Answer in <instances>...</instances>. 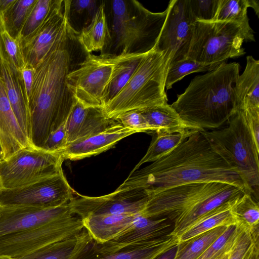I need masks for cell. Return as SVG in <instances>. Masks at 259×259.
Returning <instances> with one entry per match:
<instances>
[{
    "mask_svg": "<svg viewBox=\"0 0 259 259\" xmlns=\"http://www.w3.org/2000/svg\"><path fill=\"white\" fill-rule=\"evenodd\" d=\"M201 131H195L164 156L131 172L117 189L148 193L191 183L218 182L246 193L237 172L214 152Z\"/></svg>",
    "mask_w": 259,
    "mask_h": 259,
    "instance_id": "1",
    "label": "cell"
},
{
    "mask_svg": "<svg viewBox=\"0 0 259 259\" xmlns=\"http://www.w3.org/2000/svg\"><path fill=\"white\" fill-rule=\"evenodd\" d=\"M74 32L65 33L34 68L28 105L30 142L37 148L41 149L49 135L65 123L72 107L66 84L70 62L67 45Z\"/></svg>",
    "mask_w": 259,
    "mask_h": 259,
    "instance_id": "2",
    "label": "cell"
},
{
    "mask_svg": "<svg viewBox=\"0 0 259 259\" xmlns=\"http://www.w3.org/2000/svg\"><path fill=\"white\" fill-rule=\"evenodd\" d=\"M240 65L224 62L195 77L171 106L183 120L202 130L216 128L235 112L234 87Z\"/></svg>",
    "mask_w": 259,
    "mask_h": 259,
    "instance_id": "3",
    "label": "cell"
},
{
    "mask_svg": "<svg viewBox=\"0 0 259 259\" xmlns=\"http://www.w3.org/2000/svg\"><path fill=\"white\" fill-rule=\"evenodd\" d=\"M170 59L154 47L144 56L122 90L102 109L114 119L122 113L167 103L165 80Z\"/></svg>",
    "mask_w": 259,
    "mask_h": 259,
    "instance_id": "4",
    "label": "cell"
},
{
    "mask_svg": "<svg viewBox=\"0 0 259 259\" xmlns=\"http://www.w3.org/2000/svg\"><path fill=\"white\" fill-rule=\"evenodd\" d=\"M228 121L224 128L201 132L214 152L237 172L246 193L252 195L259 185V147L242 112H236Z\"/></svg>",
    "mask_w": 259,
    "mask_h": 259,
    "instance_id": "5",
    "label": "cell"
},
{
    "mask_svg": "<svg viewBox=\"0 0 259 259\" xmlns=\"http://www.w3.org/2000/svg\"><path fill=\"white\" fill-rule=\"evenodd\" d=\"M255 41L249 26L231 21H197L187 58L205 64L224 62L245 54L244 41Z\"/></svg>",
    "mask_w": 259,
    "mask_h": 259,
    "instance_id": "6",
    "label": "cell"
},
{
    "mask_svg": "<svg viewBox=\"0 0 259 259\" xmlns=\"http://www.w3.org/2000/svg\"><path fill=\"white\" fill-rule=\"evenodd\" d=\"M218 182H194L146 193L147 201L141 215L166 218L174 222L197 204L228 188Z\"/></svg>",
    "mask_w": 259,
    "mask_h": 259,
    "instance_id": "7",
    "label": "cell"
},
{
    "mask_svg": "<svg viewBox=\"0 0 259 259\" xmlns=\"http://www.w3.org/2000/svg\"><path fill=\"white\" fill-rule=\"evenodd\" d=\"M84 229L80 218L72 215L25 231L0 236V256L22 257L73 237Z\"/></svg>",
    "mask_w": 259,
    "mask_h": 259,
    "instance_id": "8",
    "label": "cell"
},
{
    "mask_svg": "<svg viewBox=\"0 0 259 259\" xmlns=\"http://www.w3.org/2000/svg\"><path fill=\"white\" fill-rule=\"evenodd\" d=\"M64 159L59 152H53L32 145L20 149L0 161V181L2 188L26 185L63 171Z\"/></svg>",
    "mask_w": 259,
    "mask_h": 259,
    "instance_id": "9",
    "label": "cell"
},
{
    "mask_svg": "<svg viewBox=\"0 0 259 259\" xmlns=\"http://www.w3.org/2000/svg\"><path fill=\"white\" fill-rule=\"evenodd\" d=\"M116 55L88 53L78 67L69 72L67 87L83 106L102 108L103 98L112 75Z\"/></svg>",
    "mask_w": 259,
    "mask_h": 259,
    "instance_id": "10",
    "label": "cell"
},
{
    "mask_svg": "<svg viewBox=\"0 0 259 259\" xmlns=\"http://www.w3.org/2000/svg\"><path fill=\"white\" fill-rule=\"evenodd\" d=\"M112 10L116 48H122L121 52L125 53L139 43H144L148 50L154 47L166 17V9L153 13L140 5L139 15L132 16L124 1L115 0Z\"/></svg>",
    "mask_w": 259,
    "mask_h": 259,
    "instance_id": "11",
    "label": "cell"
},
{
    "mask_svg": "<svg viewBox=\"0 0 259 259\" xmlns=\"http://www.w3.org/2000/svg\"><path fill=\"white\" fill-rule=\"evenodd\" d=\"M73 194L62 171L22 186L0 189V207H57L69 203Z\"/></svg>",
    "mask_w": 259,
    "mask_h": 259,
    "instance_id": "12",
    "label": "cell"
},
{
    "mask_svg": "<svg viewBox=\"0 0 259 259\" xmlns=\"http://www.w3.org/2000/svg\"><path fill=\"white\" fill-rule=\"evenodd\" d=\"M167 13L154 47L170 59V64L187 58L196 20L189 0H171Z\"/></svg>",
    "mask_w": 259,
    "mask_h": 259,
    "instance_id": "13",
    "label": "cell"
},
{
    "mask_svg": "<svg viewBox=\"0 0 259 259\" xmlns=\"http://www.w3.org/2000/svg\"><path fill=\"white\" fill-rule=\"evenodd\" d=\"M71 3L55 0L39 28L30 37L19 42L25 65L35 68L65 33L74 30L69 19Z\"/></svg>",
    "mask_w": 259,
    "mask_h": 259,
    "instance_id": "14",
    "label": "cell"
},
{
    "mask_svg": "<svg viewBox=\"0 0 259 259\" xmlns=\"http://www.w3.org/2000/svg\"><path fill=\"white\" fill-rule=\"evenodd\" d=\"M147 201L144 190L117 188L98 197L79 195L69 204L73 213L82 219L90 215L141 214Z\"/></svg>",
    "mask_w": 259,
    "mask_h": 259,
    "instance_id": "15",
    "label": "cell"
},
{
    "mask_svg": "<svg viewBox=\"0 0 259 259\" xmlns=\"http://www.w3.org/2000/svg\"><path fill=\"white\" fill-rule=\"evenodd\" d=\"M173 229V223L166 218L151 219L138 214L131 225L118 236L104 244H97L98 252L102 256L112 255L168 235Z\"/></svg>",
    "mask_w": 259,
    "mask_h": 259,
    "instance_id": "16",
    "label": "cell"
},
{
    "mask_svg": "<svg viewBox=\"0 0 259 259\" xmlns=\"http://www.w3.org/2000/svg\"><path fill=\"white\" fill-rule=\"evenodd\" d=\"M75 215L69 203L50 208L0 207V236L33 228Z\"/></svg>",
    "mask_w": 259,
    "mask_h": 259,
    "instance_id": "17",
    "label": "cell"
},
{
    "mask_svg": "<svg viewBox=\"0 0 259 259\" xmlns=\"http://www.w3.org/2000/svg\"><path fill=\"white\" fill-rule=\"evenodd\" d=\"M72 98V107L65 123L67 145L101 133L117 122L107 116L102 108L85 107Z\"/></svg>",
    "mask_w": 259,
    "mask_h": 259,
    "instance_id": "18",
    "label": "cell"
},
{
    "mask_svg": "<svg viewBox=\"0 0 259 259\" xmlns=\"http://www.w3.org/2000/svg\"><path fill=\"white\" fill-rule=\"evenodd\" d=\"M137 133L117 122L101 133L67 145L59 153L64 160H80L108 150L122 139Z\"/></svg>",
    "mask_w": 259,
    "mask_h": 259,
    "instance_id": "19",
    "label": "cell"
},
{
    "mask_svg": "<svg viewBox=\"0 0 259 259\" xmlns=\"http://www.w3.org/2000/svg\"><path fill=\"white\" fill-rule=\"evenodd\" d=\"M0 63L1 77L11 107L22 131L30 142L28 105L21 71L1 58Z\"/></svg>",
    "mask_w": 259,
    "mask_h": 259,
    "instance_id": "20",
    "label": "cell"
},
{
    "mask_svg": "<svg viewBox=\"0 0 259 259\" xmlns=\"http://www.w3.org/2000/svg\"><path fill=\"white\" fill-rule=\"evenodd\" d=\"M0 142L7 159L21 149L31 145L22 131L8 99L0 76Z\"/></svg>",
    "mask_w": 259,
    "mask_h": 259,
    "instance_id": "21",
    "label": "cell"
},
{
    "mask_svg": "<svg viewBox=\"0 0 259 259\" xmlns=\"http://www.w3.org/2000/svg\"><path fill=\"white\" fill-rule=\"evenodd\" d=\"M235 112L259 110V60L246 57L245 69L236 81Z\"/></svg>",
    "mask_w": 259,
    "mask_h": 259,
    "instance_id": "22",
    "label": "cell"
},
{
    "mask_svg": "<svg viewBox=\"0 0 259 259\" xmlns=\"http://www.w3.org/2000/svg\"><path fill=\"white\" fill-rule=\"evenodd\" d=\"M137 215H90L81 220L84 228L93 239L97 244H102L122 233Z\"/></svg>",
    "mask_w": 259,
    "mask_h": 259,
    "instance_id": "23",
    "label": "cell"
},
{
    "mask_svg": "<svg viewBox=\"0 0 259 259\" xmlns=\"http://www.w3.org/2000/svg\"><path fill=\"white\" fill-rule=\"evenodd\" d=\"M148 52H121L116 55L113 72L104 94L102 108L125 87Z\"/></svg>",
    "mask_w": 259,
    "mask_h": 259,
    "instance_id": "24",
    "label": "cell"
},
{
    "mask_svg": "<svg viewBox=\"0 0 259 259\" xmlns=\"http://www.w3.org/2000/svg\"><path fill=\"white\" fill-rule=\"evenodd\" d=\"M152 131L167 133H184L202 130L182 119L171 105L167 104L153 106L140 111Z\"/></svg>",
    "mask_w": 259,
    "mask_h": 259,
    "instance_id": "25",
    "label": "cell"
},
{
    "mask_svg": "<svg viewBox=\"0 0 259 259\" xmlns=\"http://www.w3.org/2000/svg\"><path fill=\"white\" fill-rule=\"evenodd\" d=\"M244 193L240 189L233 185H230L225 190L197 204L175 221L171 233L178 237L187 228L199 219L225 202Z\"/></svg>",
    "mask_w": 259,
    "mask_h": 259,
    "instance_id": "26",
    "label": "cell"
},
{
    "mask_svg": "<svg viewBox=\"0 0 259 259\" xmlns=\"http://www.w3.org/2000/svg\"><path fill=\"white\" fill-rule=\"evenodd\" d=\"M239 196L223 203L187 228L178 237L179 243L186 241L215 228L235 224L231 208Z\"/></svg>",
    "mask_w": 259,
    "mask_h": 259,
    "instance_id": "27",
    "label": "cell"
},
{
    "mask_svg": "<svg viewBox=\"0 0 259 259\" xmlns=\"http://www.w3.org/2000/svg\"><path fill=\"white\" fill-rule=\"evenodd\" d=\"M110 38L105 5L102 4L93 16L91 23L80 32L78 39L88 53H92L103 50Z\"/></svg>",
    "mask_w": 259,
    "mask_h": 259,
    "instance_id": "28",
    "label": "cell"
},
{
    "mask_svg": "<svg viewBox=\"0 0 259 259\" xmlns=\"http://www.w3.org/2000/svg\"><path fill=\"white\" fill-rule=\"evenodd\" d=\"M179 243L172 233L113 254L114 259H155L170 248Z\"/></svg>",
    "mask_w": 259,
    "mask_h": 259,
    "instance_id": "29",
    "label": "cell"
},
{
    "mask_svg": "<svg viewBox=\"0 0 259 259\" xmlns=\"http://www.w3.org/2000/svg\"><path fill=\"white\" fill-rule=\"evenodd\" d=\"M196 131L197 130L176 133L155 132L156 136L151 141L146 154L131 172L139 169L145 163L153 162L164 156Z\"/></svg>",
    "mask_w": 259,
    "mask_h": 259,
    "instance_id": "30",
    "label": "cell"
},
{
    "mask_svg": "<svg viewBox=\"0 0 259 259\" xmlns=\"http://www.w3.org/2000/svg\"><path fill=\"white\" fill-rule=\"evenodd\" d=\"M235 224L246 231L252 232L259 228V206L258 202L251 194L244 193L238 197L231 208Z\"/></svg>",
    "mask_w": 259,
    "mask_h": 259,
    "instance_id": "31",
    "label": "cell"
},
{
    "mask_svg": "<svg viewBox=\"0 0 259 259\" xmlns=\"http://www.w3.org/2000/svg\"><path fill=\"white\" fill-rule=\"evenodd\" d=\"M249 7L252 8L259 17L258 1L219 0L217 11L212 21H231L249 26L247 16V9Z\"/></svg>",
    "mask_w": 259,
    "mask_h": 259,
    "instance_id": "32",
    "label": "cell"
},
{
    "mask_svg": "<svg viewBox=\"0 0 259 259\" xmlns=\"http://www.w3.org/2000/svg\"><path fill=\"white\" fill-rule=\"evenodd\" d=\"M37 0H15L12 6L0 16L7 33L18 40L20 32Z\"/></svg>",
    "mask_w": 259,
    "mask_h": 259,
    "instance_id": "33",
    "label": "cell"
},
{
    "mask_svg": "<svg viewBox=\"0 0 259 259\" xmlns=\"http://www.w3.org/2000/svg\"><path fill=\"white\" fill-rule=\"evenodd\" d=\"M228 226L215 228L179 243L175 259H197L225 232Z\"/></svg>",
    "mask_w": 259,
    "mask_h": 259,
    "instance_id": "34",
    "label": "cell"
},
{
    "mask_svg": "<svg viewBox=\"0 0 259 259\" xmlns=\"http://www.w3.org/2000/svg\"><path fill=\"white\" fill-rule=\"evenodd\" d=\"M223 62L205 64L186 58L171 63L166 74L165 89H171L175 83L189 74L211 71L217 68Z\"/></svg>",
    "mask_w": 259,
    "mask_h": 259,
    "instance_id": "35",
    "label": "cell"
},
{
    "mask_svg": "<svg viewBox=\"0 0 259 259\" xmlns=\"http://www.w3.org/2000/svg\"><path fill=\"white\" fill-rule=\"evenodd\" d=\"M55 0H37L20 32L19 42L33 35L44 23Z\"/></svg>",
    "mask_w": 259,
    "mask_h": 259,
    "instance_id": "36",
    "label": "cell"
},
{
    "mask_svg": "<svg viewBox=\"0 0 259 259\" xmlns=\"http://www.w3.org/2000/svg\"><path fill=\"white\" fill-rule=\"evenodd\" d=\"M241 229L236 224L228 226L225 232L197 259H218L230 251Z\"/></svg>",
    "mask_w": 259,
    "mask_h": 259,
    "instance_id": "37",
    "label": "cell"
},
{
    "mask_svg": "<svg viewBox=\"0 0 259 259\" xmlns=\"http://www.w3.org/2000/svg\"><path fill=\"white\" fill-rule=\"evenodd\" d=\"M0 58L21 71L25 66L22 52L17 40L5 30L0 20Z\"/></svg>",
    "mask_w": 259,
    "mask_h": 259,
    "instance_id": "38",
    "label": "cell"
},
{
    "mask_svg": "<svg viewBox=\"0 0 259 259\" xmlns=\"http://www.w3.org/2000/svg\"><path fill=\"white\" fill-rule=\"evenodd\" d=\"M78 235L29 254L11 259H68L73 250Z\"/></svg>",
    "mask_w": 259,
    "mask_h": 259,
    "instance_id": "39",
    "label": "cell"
},
{
    "mask_svg": "<svg viewBox=\"0 0 259 259\" xmlns=\"http://www.w3.org/2000/svg\"><path fill=\"white\" fill-rule=\"evenodd\" d=\"M196 21H211L215 16L219 0H189Z\"/></svg>",
    "mask_w": 259,
    "mask_h": 259,
    "instance_id": "40",
    "label": "cell"
},
{
    "mask_svg": "<svg viewBox=\"0 0 259 259\" xmlns=\"http://www.w3.org/2000/svg\"><path fill=\"white\" fill-rule=\"evenodd\" d=\"M122 126L139 133L152 131L140 111L133 110L122 113L114 118Z\"/></svg>",
    "mask_w": 259,
    "mask_h": 259,
    "instance_id": "41",
    "label": "cell"
},
{
    "mask_svg": "<svg viewBox=\"0 0 259 259\" xmlns=\"http://www.w3.org/2000/svg\"><path fill=\"white\" fill-rule=\"evenodd\" d=\"M68 259H114V256H102L98 252L97 244L82 242L75 245Z\"/></svg>",
    "mask_w": 259,
    "mask_h": 259,
    "instance_id": "42",
    "label": "cell"
},
{
    "mask_svg": "<svg viewBox=\"0 0 259 259\" xmlns=\"http://www.w3.org/2000/svg\"><path fill=\"white\" fill-rule=\"evenodd\" d=\"M67 145L65 123L52 133L45 142L42 149L53 152H60Z\"/></svg>",
    "mask_w": 259,
    "mask_h": 259,
    "instance_id": "43",
    "label": "cell"
},
{
    "mask_svg": "<svg viewBox=\"0 0 259 259\" xmlns=\"http://www.w3.org/2000/svg\"><path fill=\"white\" fill-rule=\"evenodd\" d=\"M252 232L241 229L230 250L228 259H243L252 242Z\"/></svg>",
    "mask_w": 259,
    "mask_h": 259,
    "instance_id": "44",
    "label": "cell"
},
{
    "mask_svg": "<svg viewBox=\"0 0 259 259\" xmlns=\"http://www.w3.org/2000/svg\"><path fill=\"white\" fill-rule=\"evenodd\" d=\"M256 145L259 147V110L243 113Z\"/></svg>",
    "mask_w": 259,
    "mask_h": 259,
    "instance_id": "45",
    "label": "cell"
},
{
    "mask_svg": "<svg viewBox=\"0 0 259 259\" xmlns=\"http://www.w3.org/2000/svg\"><path fill=\"white\" fill-rule=\"evenodd\" d=\"M34 71L35 69L34 68L28 65H25L24 67L21 71L27 101L31 92Z\"/></svg>",
    "mask_w": 259,
    "mask_h": 259,
    "instance_id": "46",
    "label": "cell"
},
{
    "mask_svg": "<svg viewBox=\"0 0 259 259\" xmlns=\"http://www.w3.org/2000/svg\"><path fill=\"white\" fill-rule=\"evenodd\" d=\"M259 256V228L252 232V241L243 259H255Z\"/></svg>",
    "mask_w": 259,
    "mask_h": 259,
    "instance_id": "47",
    "label": "cell"
},
{
    "mask_svg": "<svg viewBox=\"0 0 259 259\" xmlns=\"http://www.w3.org/2000/svg\"><path fill=\"white\" fill-rule=\"evenodd\" d=\"M75 10L81 13L84 11L93 12L96 6V2L94 0H76L73 2Z\"/></svg>",
    "mask_w": 259,
    "mask_h": 259,
    "instance_id": "48",
    "label": "cell"
},
{
    "mask_svg": "<svg viewBox=\"0 0 259 259\" xmlns=\"http://www.w3.org/2000/svg\"><path fill=\"white\" fill-rule=\"evenodd\" d=\"M178 244L172 246L165 252H163L155 259H175L177 251Z\"/></svg>",
    "mask_w": 259,
    "mask_h": 259,
    "instance_id": "49",
    "label": "cell"
},
{
    "mask_svg": "<svg viewBox=\"0 0 259 259\" xmlns=\"http://www.w3.org/2000/svg\"><path fill=\"white\" fill-rule=\"evenodd\" d=\"M15 0H0V16L6 11Z\"/></svg>",
    "mask_w": 259,
    "mask_h": 259,
    "instance_id": "50",
    "label": "cell"
},
{
    "mask_svg": "<svg viewBox=\"0 0 259 259\" xmlns=\"http://www.w3.org/2000/svg\"><path fill=\"white\" fill-rule=\"evenodd\" d=\"M4 159V155L3 150L2 149V147L0 142V161L3 160Z\"/></svg>",
    "mask_w": 259,
    "mask_h": 259,
    "instance_id": "51",
    "label": "cell"
},
{
    "mask_svg": "<svg viewBox=\"0 0 259 259\" xmlns=\"http://www.w3.org/2000/svg\"><path fill=\"white\" fill-rule=\"evenodd\" d=\"M230 251H229L228 252H227L226 254H224L223 256H222L221 257H220L218 259H228L229 255V253H230Z\"/></svg>",
    "mask_w": 259,
    "mask_h": 259,
    "instance_id": "52",
    "label": "cell"
},
{
    "mask_svg": "<svg viewBox=\"0 0 259 259\" xmlns=\"http://www.w3.org/2000/svg\"><path fill=\"white\" fill-rule=\"evenodd\" d=\"M0 259H11L8 257L4 256H0Z\"/></svg>",
    "mask_w": 259,
    "mask_h": 259,
    "instance_id": "53",
    "label": "cell"
},
{
    "mask_svg": "<svg viewBox=\"0 0 259 259\" xmlns=\"http://www.w3.org/2000/svg\"><path fill=\"white\" fill-rule=\"evenodd\" d=\"M0 76H1V63H0Z\"/></svg>",
    "mask_w": 259,
    "mask_h": 259,
    "instance_id": "54",
    "label": "cell"
},
{
    "mask_svg": "<svg viewBox=\"0 0 259 259\" xmlns=\"http://www.w3.org/2000/svg\"><path fill=\"white\" fill-rule=\"evenodd\" d=\"M2 188V185H1V181H0V189Z\"/></svg>",
    "mask_w": 259,
    "mask_h": 259,
    "instance_id": "55",
    "label": "cell"
},
{
    "mask_svg": "<svg viewBox=\"0 0 259 259\" xmlns=\"http://www.w3.org/2000/svg\"><path fill=\"white\" fill-rule=\"evenodd\" d=\"M255 259H259V256L256 257Z\"/></svg>",
    "mask_w": 259,
    "mask_h": 259,
    "instance_id": "56",
    "label": "cell"
}]
</instances>
